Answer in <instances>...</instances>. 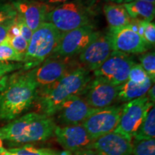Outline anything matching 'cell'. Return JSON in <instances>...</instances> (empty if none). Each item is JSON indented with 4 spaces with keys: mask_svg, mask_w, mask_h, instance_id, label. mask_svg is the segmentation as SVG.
<instances>
[{
    "mask_svg": "<svg viewBox=\"0 0 155 155\" xmlns=\"http://www.w3.org/2000/svg\"><path fill=\"white\" fill-rule=\"evenodd\" d=\"M38 86L28 71H15L0 80V120L11 121L34 105Z\"/></svg>",
    "mask_w": 155,
    "mask_h": 155,
    "instance_id": "cell-1",
    "label": "cell"
},
{
    "mask_svg": "<svg viewBox=\"0 0 155 155\" xmlns=\"http://www.w3.org/2000/svg\"><path fill=\"white\" fill-rule=\"evenodd\" d=\"M91 79L90 71L80 66L55 83L38 88L34 102L38 113L53 117L66 101L80 96Z\"/></svg>",
    "mask_w": 155,
    "mask_h": 155,
    "instance_id": "cell-2",
    "label": "cell"
},
{
    "mask_svg": "<svg viewBox=\"0 0 155 155\" xmlns=\"http://www.w3.org/2000/svg\"><path fill=\"white\" fill-rule=\"evenodd\" d=\"M56 127L53 117L30 112L0 127V137L14 144H30L51 138Z\"/></svg>",
    "mask_w": 155,
    "mask_h": 155,
    "instance_id": "cell-3",
    "label": "cell"
},
{
    "mask_svg": "<svg viewBox=\"0 0 155 155\" xmlns=\"http://www.w3.org/2000/svg\"><path fill=\"white\" fill-rule=\"evenodd\" d=\"M96 13L94 6L82 0H73L55 6L48 12L45 22L53 24L61 32L94 25Z\"/></svg>",
    "mask_w": 155,
    "mask_h": 155,
    "instance_id": "cell-4",
    "label": "cell"
},
{
    "mask_svg": "<svg viewBox=\"0 0 155 155\" xmlns=\"http://www.w3.org/2000/svg\"><path fill=\"white\" fill-rule=\"evenodd\" d=\"M62 34L53 24L45 22L33 32L25 55L24 71L38 66L53 53Z\"/></svg>",
    "mask_w": 155,
    "mask_h": 155,
    "instance_id": "cell-5",
    "label": "cell"
},
{
    "mask_svg": "<svg viewBox=\"0 0 155 155\" xmlns=\"http://www.w3.org/2000/svg\"><path fill=\"white\" fill-rule=\"evenodd\" d=\"M101 33L94 25L63 32L59 43L50 57L73 59L80 55Z\"/></svg>",
    "mask_w": 155,
    "mask_h": 155,
    "instance_id": "cell-6",
    "label": "cell"
},
{
    "mask_svg": "<svg viewBox=\"0 0 155 155\" xmlns=\"http://www.w3.org/2000/svg\"><path fill=\"white\" fill-rule=\"evenodd\" d=\"M154 106L147 96L123 104L119 122L114 131L133 139L148 111Z\"/></svg>",
    "mask_w": 155,
    "mask_h": 155,
    "instance_id": "cell-7",
    "label": "cell"
},
{
    "mask_svg": "<svg viewBox=\"0 0 155 155\" xmlns=\"http://www.w3.org/2000/svg\"><path fill=\"white\" fill-rule=\"evenodd\" d=\"M71 59L49 57L28 72L38 88L52 84L77 68L79 64H73Z\"/></svg>",
    "mask_w": 155,
    "mask_h": 155,
    "instance_id": "cell-8",
    "label": "cell"
},
{
    "mask_svg": "<svg viewBox=\"0 0 155 155\" xmlns=\"http://www.w3.org/2000/svg\"><path fill=\"white\" fill-rule=\"evenodd\" d=\"M123 104H114L95 111L81 124L91 137L96 140L99 137L115 130L119 122Z\"/></svg>",
    "mask_w": 155,
    "mask_h": 155,
    "instance_id": "cell-9",
    "label": "cell"
},
{
    "mask_svg": "<svg viewBox=\"0 0 155 155\" xmlns=\"http://www.w3.org/2000/svg\"><path fill=\"white\" fill-rule=\"evenodd\" d=\"M119 86L106 79L96 77L91 79L80 96L91 107L101 109L114 105L117 101Z\"/></svg>",
    "mask_w": 155,
    "mask_h": 155,
    "instance_id": "cell-10",
    "label": "cell"
},
{
    "mask_svg": "<svg viewBox=\"0 0 155 155\" xmlns=\"http://www.w3.org/2000/svg\"><path fill=\"white\" fill-rule=\"evenodd\" d=\"M133 58L121 52L113 51L99 68L94 71L96 77L106 79L115 86H121L128 80L134 64Z\"/></svg>",
    "mask_w": 155,
    "mask_h": 155,
    "instance_id": "cell-11",
    "label": "cell"
},
{
    "mask_svg": "<svg viewBox=\"0 0 155 155\" xmlns=\"http://www.w3.org/2000/svg\"><path fill=\"white\" fill-rule=\"evenodd\" d=\"M114 51L126 54H142L151 48L129 25L123 28H109L107 32Z\"/></svg>",
    "mask_w": 155,
    "mask_h": 155,
    "instance_id": "cell-12",
    "label": "cell"
},
{
    "mask_svg": "<svg viewBox=\"0 0 155 155\" xmlns=\"http://www.w3.org/2000/svg\"><path fill=\"white\" fill-rule=\"evenodd\" d=\"M113 51V46L107 32H101L78 55L79 65L90 72H94L101 66Z\"/></svg>",
    "mask_w": 155,
    "mask_h": 155,
    "instance_id": "cell-13",
    "label": "cell"
},
{
    "mask_svg": "<svg viewBox=\"0 0 155 155\" xmlns=\"http://www.w3.org/2000/svg\"><path fill=\"white\" fill-rule=\"evenodd\" d=\"M54 136L60 145L72 154L91 149L94 141L82 124L57 126Z\"/></svg>",
    "mask_w": 155,
    "mask_h": 155,
    "instance_id": "cell-14",
    "label": "cell"
},
{
    "mask_svg": "<svg viewBox=\"0 0 155 155\" xmlns=\"http://www.w3.org/2000/svg\"><path fill=\"white\" fill-rule=\"evenodd\" d=\"M97 110L91 107L81 96H74L64 103L55 115L63 126L81 124Z\"/></svg>",
    "mask_w": 155,
    "mask_h": 155,
    "instance_id": "cell-15",
    "label": "cell"
},
{
    "mask_svg": "<svg viewBox=\"0 0 155 155\" xmlns=\"http://www.w3.org/2000/svg\"><path fill=\"white\" fill-rule=\"evenodd\" d=\"M12 4L16 9L17 15L32 32L45 22L47 13L54 7L40 0H17Z\"/></svg>",
    "mask_w": 155,
    "mask_h": 155,
    "instance_id": "cell-16",
    "label": "cell"
},
{
    "mask_svg": "<svg viewBox=\"0 0 155 155\" xmlns=\"http://www.w3.org/2000/svg\"><path fill=\"white\" fill-rule=\"evenodd\" d=\"M91 149L98 155H132V139L112 131L94 140Z\"/></svg>",
    "mask_w": 155,
    "mask_h": 155,
    "instance_id": "cell-17",
    "label": "cell"
},
{
    "mask_svg": "<svg viewBox=\"0 0 155 155\" xmlns=\"http://www.w3.org/2000/svg\"><path fill=\"white\" fill-rule=\"evenodd\" d=\"M103 11L109 28H123L131 22V19L123 4L107 2L104 5Z\"/></svg>",
    "mask_w": 155,
    "mask_h": 155,
    "instance_id": "cell-18",
    "label": "cell"
},
{
    "mask_svg": "<svg viewBox=\"0 0 155 155\" xmlns=\"http://www.w3.org/2000/svg\"><path fill=\"white\" fill-rule=\"evenodd\" d=\"M154 83L152 80L147 81L144 83H136L127 80L125 83L119 86L117 101L127 103L136 98L146 96L149 89Z\"/></svg>",
    "mask_w": 155,
    "mask_h": 155,
    "instance_id": "cell-19",
    "label": "cell"
},
{
    "mask_svg": "<svg viewBox=\"0 0 155 155\" xmlns=\"http://www.w3.org/2000/svg\"><path fill=\"white\" fill-rule=\"evenodd\" d=\"M123 5L131 19L152 22L154 18V4L138 1Z\"/></svg>",
    "mask_w": 155,
    "mask_h": 155,
    "instance_id": "cell-20",
    "label": "cell"
},
{
    "mask_svg": "<svg viewBox=\"0 0 155 155\" xmlns=\"http://www.w3.org/2000/svg\"><path fill=\"white\" fill-rule=\"evenodd\" d=\"M155 137V108H150L146 117L134 136L135 140H146L154 139Z\"/></svg>",
    "mask_w": 155,
    "mask_h": 155,
    "instance_id": "cell-21",
    "label": "cell"
},
{
    "mask_svg": "<svg viewBox=\"0 0 155 155\" xmlns=\"http://www.w3.org/2000/svg\"><path fill=\"white\" fill-rule=\"evenodd\" d=\"M129 26L138 33L152 48L155 43V25L154 22L131 19Z\"/></svg>",
    "mask_w": 155,
    "mask_h": 155,
    "instance_id": "cell-22",
    "label": "cell"
},
{
    "mask_svg": "<svg viewBox=\"0 0 155 155\" xmlns=\"http://www.w3.org/2000/svg\"><path fill=\"white\" fill-rule=\"evenodd\" d=\"M24 58L9 45L7 39L0 44V63H23Z\"/></svg>",
    "mask_w": 155,
    "mask_h": 155,
    "instance_id": "cell-23",
    "label": "cell"
},
{
    "mask_svg": "<svg viewBox=\"0 0 155 155\" xmlns=\"http://www.w3.org/2000/svg\"><path fill=\"white\" fill-rule=\"evenodd\" d=\"M132 155H155V139H132Z\"/></svg>",
    "mask_w": 155,
    "mask_h": 155,
    "instance_id": "cell-24",
    "label": "cell"
},
{
    "mask_svg": "<svg viewBox=\"0 0 155 155\" xmlns=\"http://www.w3.org/2000/svg\"><path fill=\"white\" fill-rule=\"evenodd\" d=\"M141 65L153 83L155 81V54L154 51L146 52L139 57Z\"/></svg>",
    "mask_w": 155,
    "mask_h": 155,
    "instance_id": "cell-25",
    "label": "cell"
},
{
    "mask_svg": "<svg viewBox=\"0 0 155 155\" xmlns=\"http://www.w3.org/2000/svg\"><path fill=\"white\" fill-rule=\"evenodd\" d=\"M7 41L17 53L25 56L27 50H28L29 42L26 40H25L22 36L19 35H13L8 34Z\"/></svg>",
    "mask_w": 155,
    "mask_h": 155,
    "instance_id": "cell-26",
    "label": "cell"
},
{
    "mask_svg": "<svg viewBox=\"0 0 155 155\" xmlns=\"http://www.w3.org/2000/svg\"><path fill=\"white\" fill-rule=\"evenodd\" d=\"M128 80L132 81L136 83H144L147 81L151 80L147 73L143 69L140 63H134L129 72Z\"/></svg>",
    "mask_w": 155,
    "mask_h": 155,
    "instance_id": "cell-27",
    "label": "cell"
},
{
    "mask_svg": "<svg viewBox=\"0 0 155 155\" xmlns=\"http://www.w3.org/2000/svg\"><path fill=\"white\" fill-rule=\"evenodd\" d=\"M17 12L12 3L0 5V25L16 18Z\"/></svg>",
    "mask_w": 155,
    "mask_h": 155,
    "instance_id": "cell-28",
    "label": "cell"
},
{
    "mask_svg": "<svg viewBox=\"0 0 155 155\" xmlns=\"http://www.w3.org/2000/svg\"><path fill=\"white\" fill-rule=\"evenodd\" d=\"M23 69V63H0V80L6 75Z\"/></svg>",
    "mask_w": 155,
    "mask_h": 155,
    "instance_id": "cell-29",
    "label": "cell"
},
{
    "mask_svg": "<svg viewBox=\"0 0 155 155\" xmlns=\"http://www.w3.org/2000/svg\"><path fill=\"white\" fill-rule=\"evenodd\" d=\"M15 25L16 26L17 30H18L19 34L28 42H30L31 37H32L33 32L31 31L30 29L28 27V25L25 24V22L18 15H17L16 19H15Z\"/></svg>",
    "mask_w": 155,
    "mask_h": 155,
    "instance_id": "cell-30",
    "label": "cell"
},
{
    "mask_svg": "<svg viewBox=\"0 0 155 155\" xmlns=\"http://www.w3.org/2000/svg\"><path fill=\"white\" fill-rule=\"evenodd\" d=\"M13 152L21 155H43L42 149H38L31 144H24L19 147L11 148Z\"/></svg>",
    "mask_w": 155,
    "mask_h": 155,
    "instance_id": "cell-31",
    "label": "cell"
},
{
    "mask_svg": "<svg viewBox=\"0 0 155 155\" xmlns=\"http://www.w3.org/2000/svg\"><path fill=\"white\" fill-rule=\"evenodd\" d=\"M15 19H12V20H9L3 24L0 25V44L6 40L7 36H8L9 30L12 28L13 24L15 23Z\"/></svg>",
    "mask_w": 155,
    "mask_h": 155,
    "instance_id": "cell-32",
    "label": "cell"
},
{
    "mask_svg": "<svg viewBox=\"0 0 155 155\" xmlns=\"http://www.w3.org/2000/svg\"><path fill=\"white\" fill-rule=\"evenodd\" d=\"M42 152H43V155H73L71 152L68 151H58L54 150L52 149L48 148H42Z\"/></svg>",
    "mask_w": 155,
    "mask_h": 155,
    "instance_id": "cell-33",
    "label": "cell"
},
{
    "mask_svg": "<svg viewBox=\"0 0 155 155\" xmlns=\"http://www.w3.org/2000/svg\"><path fill=\"white\" fill-rule=\"evenodd\" d=\"M42 2L46 4V5L51 6V7H55V5L58 6L62 4L68 2L73 1V0H40Z\"/></svg>",
    "mask_w": 155,
    "mask_h": 155,
    "instance_id": "cell-34",
    "label": "cell"
},
{
    "mask_svg": "<svg viewBox=\"0 0 155 155\" xmlns=\"http://www.w3.org/2000/svg\"><path fill=\"white\" fill-rule=\"evenodd\" d=\"M73 155H98L95 152L94 150L91 149H87V150H83L78 151V152L73 153Z\"/></svg>",
    "mask_w": 155,
    "mask_h": 155,
    "instance_id": "cell-35",
    "label": "cell"
},
{
    "mask_svg": "<svg viewBox=\"0 0 155 155\" xmlns=\"http://www.w3.org/2000/svg\"><path fill=\"white\" fill-rule=\"evenodd\" d=\"M146 96L147 98H148L149 101L151 103H152V104H154V101H155V94H154V85L153 84L152 87L149 89L148 92H147V94H146Z\"/></svg>",
    "mask_w": 155,
    "mask_h": 155,
    "instance_id": "cell-36",
    "label": "cell"
},
{
    "mask_svg": "<svg viewBox=\"0 0 155 155\" xmlns=\"http://www.w3.org/2000/svg\"><path fill=\"white\" fill-rule=\"evenodd\" d=\"M150 2L152 4L155 3V0H124L123 4L125 3H129L131 2Z\"/></svg>",
    "mask_w": 155,
    "mask_h": 155,
    "instance_id": "cell-37",
    "label": "cell"
},
{
    "mask_svg": "<svg viewBox=\"0 0 155 155\" xmlns=\"http://www.w3.org/2000/svg\"><path fill=\"white\" fill-rule=\"evenodd\" d=\"M3 140L1 139V137H0V155H2L3 154L4 152H6V150H7V149L5 148V147H4V144H3Z\"/></svg>",
    "mask_w": 155,
    "mask_h": 155,
    "instance_id": "cell-38",
    "label": "cell"
},
{
    "mask_svg": "<svg viewBox=\"0 0 155 155\" xmlns=\"http://www.w3.org/2000/svg\"><path fill=\"white\" fill-rule=\"evenodd\" d=\"M82 1L86 2V4H88V5L94 6L95 4L96 3V2L98 1V0H82Z\"/></svg>",
    "mask_w": 155,
    "mask_h": 155,
    "instance_id": "cell-39",
    "label": "cell"
},
{
    "mask_svg": "<svg viewBox=\"0 0 155 155\" xmlns=\"http://www.w3.org/2000/svg\"><path fill=\"white\" fill-rule=\"evenodd\" d=\"M108 2L116 3V4H123L124 0H106Z\"/></svg>",
    "mask_w": 155,
    "mask_h": 155,
    "instance_id": "cell-40",
    "label": "cell"
},
{
    "mask_svg": "<svg viewBox=\"0 0 155 155\" xmlns=\"http://www.w3.org/2000/svg\"><path fill=\"white\" fill-rule=\"evenodd\" d=\"M15 1H17V0H0V2L1 3H12L13 2H15Z\"/></svg>",
    "mask_w": 155,
    "mask_h": 155,
    "instance_id": "cell-41",
    "label": "cell"
},
{
    "mask_svg": "<svg viewBox=\"0 0 155 155\" xmlns=\"http://www.w3.org/2000/svg\"><path fill=\"white\" fill-rule=\"evenodd\" d=\"M1 4H2V3H1V2H0V5H1Z\"/></svg>",
    "mask_w": 155,
    "mask_h": 155,
    "instance_id": "cell-42",
    "label": "cell"
}]
</instances>
